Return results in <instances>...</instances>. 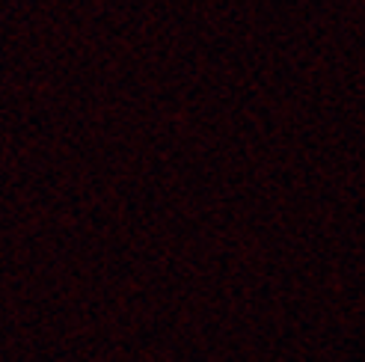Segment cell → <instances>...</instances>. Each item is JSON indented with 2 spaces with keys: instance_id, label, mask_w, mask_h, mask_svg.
<instances>
[]
</instances>
